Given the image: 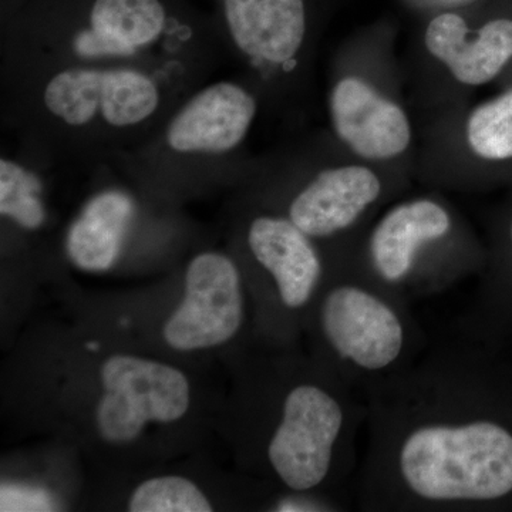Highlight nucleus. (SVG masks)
Segmentation results:
<instances>
[{
	"instance_id": "nucleus-1",
	"label": "nucleus",
	"mask_w": 512,
	"mask_h": 512,
	"mask_svg": "<svg viewBox=\"0 0 512 512\" xmlns=\"http://www.w3.org/2000/svg\"><path fill=\"white\" fill-rule=\"evenodd\" d=\"M392 466L397 484L419 503H488L512 493V434L466 412L439 413L397 437Z\"/></svg>"
},
{
	"instance_id": "nucleus-2",
	"label": "nucleus",
	"mask_w": 512,
	"mask_h": 512,
	"mask_svg": "<svg viewBox=\"0 0 512 512\" xmlns=\"http://www.w3.org/2000/svg\"><path fill=\"white\" fill-rule=\"evenodd\" d=\"M106 393L97 427L110 443L134 440L147 421L171 423L190 407V384L174 367L134 356H113L101 367Z\"/></svg>"
},
{
	"instance_id": "nucleus-3",
	"label": "nucleus",
	"mask_w": 512,
	"mask_h": 512,
	"mask_svg": "<svg viewBox=\"0 0 512 512\" xmlns=\"http://www.w3.org/2000/svg\"><path fill=\"white\" fill-rule=\"evenodd\" d=\"M345 421L342 403L325 389L302 384L288 393L268 458L291 490L303 493L325 481Z\"/></svg>"
},
{
	"instance_id": "nucleus-4",
	"label": "nucleus",
	"mask_w": 512,
	"mask_h": 512,
	"mask_svg": "<svg viewBox=\"0 0 512 512\" xmlns=\"http://www.w3.org/2000/svg\"><path fill=\"white\" fill-rule=\"evenodd\" d=\"M320 326L330 348L363 372L390 369L406 348V326L394 306L363 286L339 285L320 306Z\"/></svg>"
},
{
	"instance_id": "nucleus-5",
	"label": "nucleus",
	"mask_w": 512,
	"mask_h": 512,
	"mask_svg": "<svg viewBox=\"0 0 512 512\" xmlns=\"http://www.w3.org/2000/svg\"><path fill=\"white\" fill-rule=\"evenodd\" d=\"M244 319L241 279L227 256H195L185 276V298L164 326V339L177 350L222 345L234 338Z\"/></svg>"
},
{
	"instance_id": "nucleus-6",
	"label": "nucleus",
	"mask_w": 512,
	"mask_h": 512,
	"mask_svg": "<svg viewBox=\"0 0 512 512\" xmlns=\"http://www.w3.org/2000/svg\"><path fill=\"white\" fill-rule=\"evenodd\" d=\"M255 114L256 101L244 87L211 84L175 114L165 138L175 153H228L244 141Z\"/></svg>"
},
{
	"instance_id": "nucleus-7",
	"label": "nucleus",
	"mask_w": 512,
	"mask_h": 512,
	"mask_svg": "<svg viewBox=\"0 0 512 512\" xmlns=\"http://www.w3.org/2000/svg\"><path fill=\"white\" fill-rule=\"evenodd\" d=\"M330 110L340 140L366 160L399 156L412 140L404 111L359 77H346L336 84Z\"/></svg>"
},
{
	"instance_id": "nucleus-8",
	"label": "nucleus",
	"mask_w": 512,
	"mask_h": 512,
	"mask_svg": "<svg viewBox=\"0 0 512 512\" xmlns=\"http://www.w3.org/2000/svg\"><path fill=\"white\" fill-rule=\"evenodd\" d=\"M382 191L377 175L360 165L322 171L289 207V220L311 238L338 234L359 220Z\"/></svg>"
},
{
	"instance_id": "nucleus-9",
	"label": "nucleus",
	"mask_w": 512,
	"mask_h": 512,
	"mask_svg": "<svg viewBox=\"0 0 512 512\" xmlns=\"http://www.w3.org/2000/svg\"><path fill=\"white\" fill-rule=\"evenodd\" d=\"M426 46L458 82L481 86L512 60V19L490 20L483 28L470 30L461 16L443 13L431 20Z\"/></svg>"
},
{
	"instance_id": "nucleus-10",
	"label": "nucleus",
	"mask_w": 512,
	"mask_h": 512,
	"mask_svg": "<svg viewBox=\"0 0 512 512\" xmlns=\"http://www.w3.org/2000/svg\"><path fill=\"white\" fill-rule=\"evenodd\" d=\"M309 235L285 218L259 217L252 222L248 244L278 286L285 306L298 309L311 301L322 264Z\"/></svg>"
},
{
	"instance_id": "nucleus-11",
	"label": "nucleus",
	"mask_w": 512,
	"mask_h": 512,
	"mask_svg": "<svg viewBox=\"0 0 512 512\" xmlns=\"http://www.w3.org/2000/svg\"><path fill=\"white\" fill-rule=\"evenodd\" d=\"M232 40L245 56L284 64L298 55L306 33L303 0H224Z\"/></svg>"
},
{
	"instance_id": "nucleus-12",
	"label": "nucleus",
	"mask_w": 512,
	"mask_h": 512,
	"mask_svg": "<svg viewBox=\"0 0 512 512\" xmlns=\"http://www.w3.org/2000/svg\"><path fill=\"white\" fill-rule=\"evenodd\" d=\"M160 0H96L90 28L77 33L73 52L86 60L126 59L163 35Z\"/></svg>"
},
{
	"instance_id": "nucleus-13",
	"label": "nucleus",
	"mask_w": 512,
	"mask_h": 512,
	"mask_svg": "<svg viewBox=\"0 0 512 512\" xmlns=\"http://www.w3.org/2000/svg\"><path fill=\"white\" fill-rule=\"evenodd\" d=\"M451 218L437 202H404L387 212L370 237V259L387 284H399L412 272L421 245L443 238Z\"/></svg>"
},
{
	"instance_id": "nucleus-14",
	"label": "nucleus",
	"mask_w": 512,
	"mask_h": 512,
	"mask_svg": "<svg viewBox=\"0 0 512 512\" xmlns=\"http://www.w3.org/2000/svg\"><path fill=\"white\" fill-rule=\"evenodd\" d=\"M133 215V200L124 192L110 190L93 197L67 234L70 261L84 271L111 268L119 258Z\"/></svg>"
},
{
	"instance_id": "nucleus-15",
	"label": "nucleus",
	"mask_w": 512,
	"mask_h": 512,
	"mask_svg": "<svg viewBox=\"0 0 512 512\" xmlns=\"http://www.w3.org/2000/svg\"><path fill=\"white\" fill-rule=\"evenodd\" d=\"M160 100V90L148 74L131 67L103 69L100 114L109 126H138L156 113Z\"/></svg>"
},
{
	"instance_id": "nucleus-16",
	"label": "nucleus",
	"mask_w": 512,
	"mask_h": 512,
	"mask_svg": "<svg viewBox=\"0 0 512 512\" xmlns=\"http://www.w3.org/2000/svg\"><path fill=\"white\" fill-rule=\"evenodd\" d=\"M103 69L74 66L56 73L43 90V103L56 119L70 127H83L100 111Z\"/></svg>"
},
{
	"instance_id": "nucleus-17",
	"label": "nucleus",
	"mask_w": 512,
	"mask_h": 512,
	"mask_svg": "<svg viewBox=\"0 0 512 512\" xmlns=\"http://www.w3.org/2000/svg\"><path fill=\"white\" fill-rule=\"evenodd\" d=\"M467 140L481 160L512 163V87L471 113Z\"/></svg>"
},
{
	"instance_id": "nucleus-18",
	"label": "nucleus",
	"mask_w": 512,
	"mask_h": 512,
	"mask_svg": "<svg viewBox=\"0 0 512 512\" xmlns=\"http://www.w3.org/2000/svg\"><path fill=\"white\" fill-rule=\"evenodd\" d=\"M42 184L36 174L15 161H0V212L20 227L37 229L45 222V208L40 201Z\"/></svg>"
},
{
	"instance_id": "nucleus-19",
	"label": "nucleus",
	"mask_w": 512,
	"mask_h": 512,
	"mask_svg": "<svg viewBox=\"0 0 512 512\" xmlns=\"http://www.w3.org/2000/svg\"><path fill=\"white\" fill-rule=\"evenodd\" d=\"M131 512H210L200 488L183 477H160L138 485L131 495Z\"/></svg>"
},
{
	"instance_id": "nucleus-20",
	"label": "nucleus",
	"mask_w": 512,
	"mask_h": 512,
	"mask_svg": "<svg viewBox=\"0 0 512 512\" xmlns=\"http://www.w3.org/2000/svg\"><path fill=\"white\" fill-rule=\"evenodd\" d=\"M315 503H309L305 500H285L278 505V511H316L319 508H315Z\"/></svg>"
},
{
	"instance_id": "nucleus-21",
	"label": "nucleus",
	"mask_w": 512,
	"mask_h": 512,
	"mask_svg": "<svg viewBox=\"0 0 512 512\" xmlns=\"http://www.w3.org/2000/svg\"><path fill=\"white\" fill-rule=\"evenodd\" d=\"M87 348H89L90 350H97L99 349V345H97V343H89V345H87Z\"/></svg>"
},
{
	"instance_id": "nucleus-22",
	"label": "nucleus",
	"mask_w": 512,
	"mask_h": 512,
	"mask_svg": "<svg viewBox=\"0 0 512 512\" xmlns=\"http://www.w3.org/2000/svg\"><path fill=\"white\" fill-rule=\"evenodd\" d=\"M510 247H511V252H512V220H511V224H510Z\"/></svg>"
}]
</instances>
